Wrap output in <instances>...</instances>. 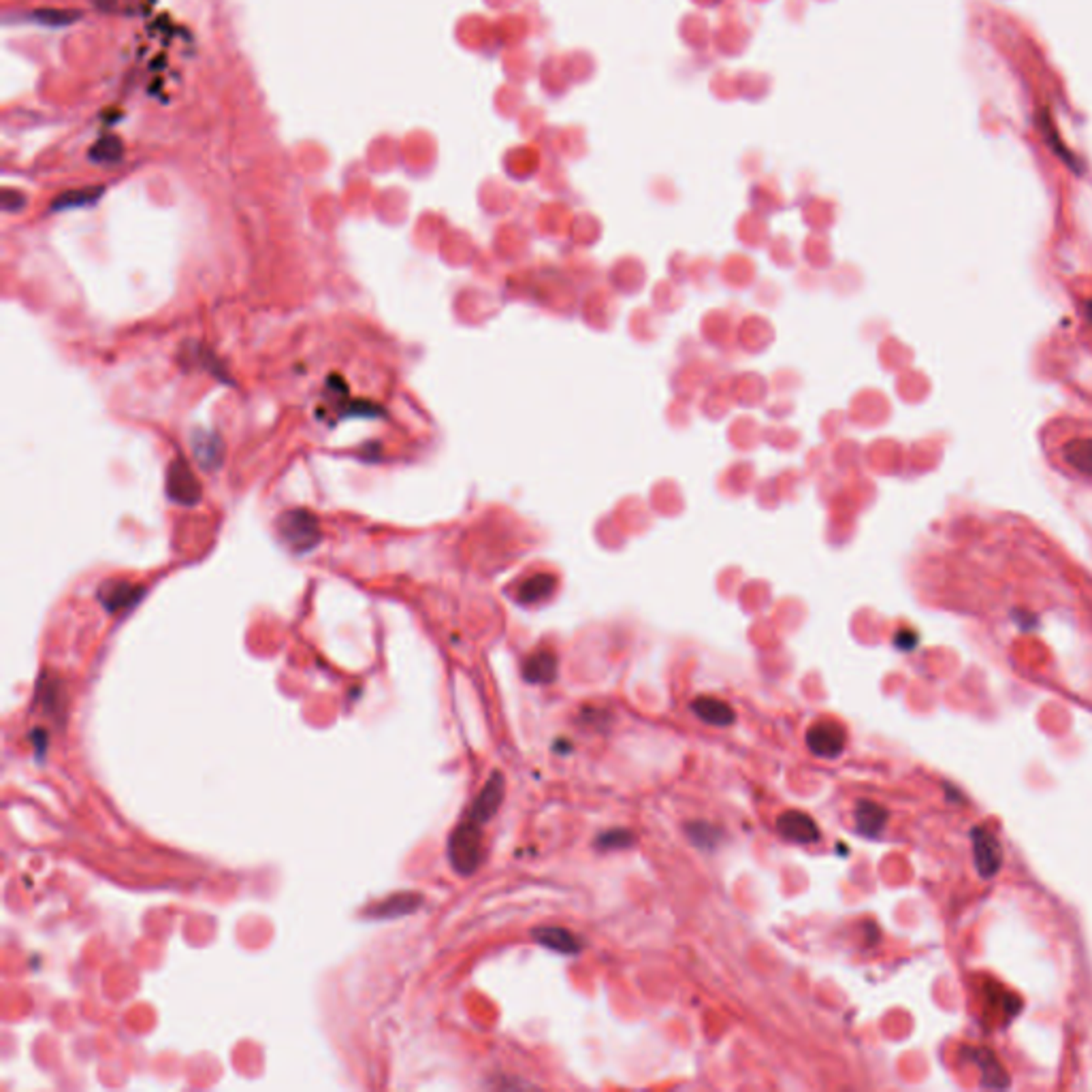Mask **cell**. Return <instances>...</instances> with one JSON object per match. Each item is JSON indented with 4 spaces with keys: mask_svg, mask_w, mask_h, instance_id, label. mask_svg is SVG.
Returning a JSON list of instances; mask_svg holds the SVG:
<instances>
[{
    "mask_svg": "<svg viewBox=\"0 0 1092 1092\" xmlns=\"http://www.w3.org/2000/svg\"><path fill=\"white\" fill-rule=\"evenodd\" d=\"M1058 468L1076 476L1079 480L1092 482V429H1073L1065 433L1054 447Z\"/></svg>",
    "mask_w": 1092,
    "mask_h": 1092,
    "instance_id": "obj_1",
    "label": "cell"
},
{
    "mask_svg": "<svg viewBox=\"0 0 1092 1092\" xmlns=\"http://www.w3.org/2000/svg\"><path fill=\"white\" fill-rule=\"evenodd\" d=\"M448 860L459 875H472L482 862V826L469 818L448 839Z\"/></svg>",
    "mask_w": 1092,
    "mask_h": 1092,
    "instance_id": "obj_2",
    "label": "cell"
},
{
    "mask_svg": "<svg viewBox=\"0 0 1092 1092\" xmlns=\"http://www.w3.org/2000/svg\"><path fill=\"white\" fill-rule=\"evenodd\" d=\"M275 527H278L282 542L299 555L312 551L323 538L318 519L312 512L304 510V508H293V510L282 512Z\"/></svg>",
    "mask_w": 1092,
    "mask_h": 1092,
    "instance_id": "obj_3",
    "label": "cell"
},
{
    "mask_svg": "<svg viewBox=\"0 0 1092 1092\" xmlns=\"http://www.w3.org/2000/svg\"><path fill=\"white\" fill-rule=\"evenodd\" d=\"M167 495L180 506L199 504L201 495H203L199 479L181 457H178L167 469Z\"/></svg>",
    "mask_w": 1092,
    "mask_h": 1092,
    "instance_id": "obj_4",
    "label": "cell"
},
{
    "mask_svg": "<svg viewBox=\"0 0 1092 1092\" xmlns=\"http://www.w3.org/2000/svg\"><path fill=\"white\" fill-rule=\"evenodd\" d=\"M807 747L818 757H837L845 747L843 727L834 721H818L809 727Z\"/></svg>",
    "mask_w": 1092,
    "mask_h": 1092,
    "instance_id": "obj_5",
    "label": "cell"
},
{
    "mask_svg": "<svg viewBox=\"0 0 1092 1092\" xmlns=\"http://www.w3.org/2000/svg\"><path fill=\"white\" fill-rule=\"evenodd\" d=\"M146 589L129 581H107L98 587V602L109 613H122L133 608L143 598Z\"/></svg>",
    "mask_w": 1092,
    "mask_h": 1092,
    "instance_id": "obj_6",
    "label": "cell"
},
{
    "mask_svg": "<svg viewBox=\"0 0 1092 1092\" xmlns=\"http://www.w3.org/2000/svg\"><path fill=\"white\" fill-rule=\"evenodd\" d=\"M191 448L197 463L207 472H216L224 461V442L218 433L194 429L191 436Z\"/></svg>",
    "mask_w": 1092,
    "mask_h": 1092,
    "instance_id": "obj_7",
    "label": "cell"
},
{
    "mask_svg": "<svg viewBox=\"0 0 1092 1092\" xmlns=\"http://www.w3.org/2000/svg\"><path fill=\"white\" fill-rule=\"evenodd\" d=\"M777 832H779L786 840H792V843H798V845H807V843H815V840H819V826L815 824V819L811 818V815H807L802 811L781 813L779 819H777Z\"/></svg>",
    "mask_w": 1092,
    "mask_h": 1092,
    "instance_id": "obj_8",
    "label": "cell"
},
{
    "mask_svg": "<svg viewBox=\"0 0 1092 1092\" xmlns=\"http://www.w3.org/2000/svg\"><path fill=\"white\" fill-rule=\"evenodd\" d=\"M501 800H504V777L500 773H493L491 779L487 781V786L482 788V792L476 796L472 809L468 811V818L476 821V824L485 826L487 821L498 813Z\"/></svg>",
    "mask_w": 1092,
    "mask_h": 1092,
    "instance_id": "obj_9",
    "label": "cell"
},
{
    "mask_svg": "<svg viewBox=\"0 0 1092 1092\" xmlns=\"http://www.w3.org/2000/svg\"><path fill=\"white\" fill-rule=\"evenodd\" d=\"M531 937L536 943L566 953V956H574V953L582 950V941L574 932H570L568 928L561 926H538L531 931Z\"/></svg>",
    "mask_w": 1092,
    "mask_h": 1092,
    "instance_id": "obj_10",
    "label": "cell"
},
{
    "mask_svg": "<svg viewBox=\"0 0 1092 1092\" xmlns=\"http://www.w3.org/2000/svg\"><path fill=\"white\" fill-rule=\"evenodd\" d=\"M692 711L700 721L715 727L732 726L734 719H737L734 708L724 700L713 698V695H700V698H695L692 702Z\"/></svg>",
    "mask_w": 1092,
    "mask_h": 1092,
    "instance_id": "obj_11",
    "label": "cell"
},
{
    "mask_svg": "<svg viewBox=\"0 0 1092 1092\" xmlns=\"http://www.w3.org/2000/svg\"><path fill=\"white\" fill-rule=\"evenodd\" d=\"M523 676L533 685H549L557 679V655L551 651H536L523 664Z\"/></svg>",
    "mask_w": 1092,
    "mask_h": 1092,
    "instance_id": "obj_12",
    "label": "cell"
},
{
    "mask_svg": "<svg viewBox=\"0 0 1092 1092\" xmlns=\"http://www.w3.org/2000/svg\"><path fill=\"white\" fill-rule=\"evenodd\" d=\"M420 905H423V899H420L418 894L401 892V894L388 896V899L376 902V905L369 907L366 913L372 915V918H378V920H391V918H401V915L417 912Z\"/></svg>",
    "mask_w": 1092,
    "mask_h": 1092,
    "instance_id": "obj_13",
    "label": "cell"
},
{
    "mask_svg": "<svg viewBox=\"0 0 1092 1092\" xmlns=\"http://www.w3.org/2000/svg\"><path fill=\"white\" fill-rule=\"evenodd\" d=\"M555 589V579L551 574H538L530 579L527 582L520 585L519 592V600L523 602V604H536V602H542L549 598L551 593H553Z\"/></svg>",
    "mask_w": 1092,
    "mask_h": 1092,
    "instance_id": "obj_14",
    "label": "cell"
},
{
    "mask_svg": "<svg viewBox=\"0 0 1092 1092\" xmlns=\"http://www.w3.org/2000/svg\"><path fill=\"white\" fill-rule=\"evenodd\" d=\"M100 194H103V188H79V191H68L62 192L58 199L52 203V210L60 211V210H73V207H84L90 205L97 201Z\"/></svg>",
    "mask_w": 1092,
    "mask_h": 1092,
    "instance_id": "obj_15",
    "label": "cell"
},
{
    "mask_svg": "<svg viewBox=\"0 0 1092 1092\" xmlns=\"http://www.w3.org/2000/svg\"><path fill=\"white\" fill-rule=\"evenodd\" d=\"M687 834H689V840L698 847H702V850H713V847L717 845L721 839H724V834H721L719 828L706 824V821H694V824H689Z\"/></svg>",
    "mask_w": 1092,
    "mask_h": 1092,
    "instance_id": "obj_16",
    "label": "cell"
},
{
    "mask_svg": "<svg viewBox=\"0 0 1092 1092\" xmlns=\"http://www.w3.org/2000/svg\"><path fill=\"white\" fill-rule=\"evenodd\" d=\"M90 159L94 162H105V165L118 162L122 159V143L116 137H105L90 149Z\"/></svg>",
    "mask_w": 1092,
    "mask_h": 1092,
    "instance_id": "obj_17",
    "label": "cell"
},
{
    "mask_svg": "<svg viewBox=\"0 0 1092 1092\" xmlns=\"http://www.w3.org/2000/svg\"><path fill=\"white\" fill-rule=\"evenodd\" d=\"M856 819H858L860 830H864L866 834H872V832L880 830L883 824V811L880 807L869 805V802H862L856 811Z\"/></svg>",
    "mask_w": 1092,
    "mask_h": 1092,
    "instance_id": "obj_18",
    "label": "cell"
},
{
    "mask_svg": "<svg viewBox=\"0 0 1092 1092\" xmlns=\"http://www.w3.org/2000/svg\"><path fill=\"white\" fill-rule=\"evenodd\" d=\"M632 843H634V834L630 830L614 828V830L602 832L598 840H595V847L608 851V850H625V847H630Z\"/></svg>",
    "mask_w": 1092,
    "mask_h": 1092,
    "instance_id": "obj_19",
    "label": "cell"
},
{
    "mask_svg": "<svg viewBox=\"0 0 1092 1092\" xmlns=\"http://www.w3.org/2000/svg\"><path fill=\"white\" fill-rule=\"evenodd\" d=\"M77 17H79L77 11L41 9L35 14V20L41 24H47V26H65V24H71L73 20H77Z\"/></svg>",
    "mask_w": 1092,
    "mask_h": 1092,
    "instance_id": "obj_20",
    "label": "cell"
},
{
    "mask_svg": "<svg viewBox=\"0 0 1092 1092\" xmlns=\"http://www.w3.org/2000/svg\"><path fill=\"white\" fill-rule=\"evenodd\" d=\"M24 205H26V197H24L22 192L11 191V188H5L3 191V210L5 211H20Z\"/></svg>",
    "mask_w": 1092,
    "mask_h": 1092,
    "instance_id": "obj_21",
    "label": "cell"
},
{
    "mask_svg": "<svg viewBox=\"0 0 1092 1092\" xmlns=\"http://www.w3.org/2000/svg\"><path fill=\"white\" fill-rule=\"evenodd\" d=\"M33 734H35L33 738H36V751H39V753L46 751V747H47V734H46V730H36Z\"/></svg>",
    "mask_w": 1092,
    "mask_h": 1092,
    "instance_id": "obj_22",
    "label": "cell"
},
{
    "mask_svg": "<svg viewBox=\"0 0 1092 1092\" xmlns=\"http://www.w3.org/2000/svg\"><path fill=\"white\" fill-rule=\"evenodd\" d=\"M94 3H97L98 7H107V3H109V0H94Z\"/></svg>",
    "mask_w": 1092,
    "mask_h": 1092,
    "instance_id": "obj_23",
    "label": "cell"
},
{
    "mask_svg": "<svg viewBox=\"0 0 1092 1092\" xmlns=\"http://www.w3.org/2000/svg\"><path fill=\"white\" fill-rule=\"evenodd\" d=\"M1090 318H1092V307H1090Z\"/></svg>",
    "mask_w": 1092,
    "mask_h": 1092,
    "instance_id": "obj_24",
    "label": "cell"
}]
</instances>
